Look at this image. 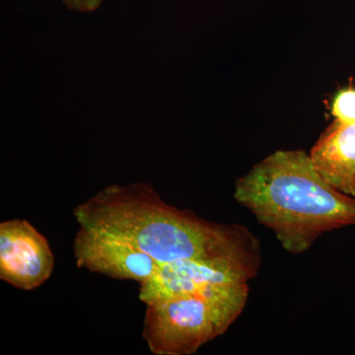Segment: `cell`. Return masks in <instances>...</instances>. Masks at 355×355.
Returning <instances> with one entry per match:
<instances>
[{
  "instance_id": "1",
  "label": "cell",
  "mask_w": 355,
  "mask_h": 355,
  "mask_svg": "<svg viewBox=\"0 0 355 355\" xmlns=\"http://www.w3.org/2000/svg\"><path fill=\"white\" fill-rule=\"evenodd\" d=\"M80 227L130 243L162 263L226 260L260 270V241L241 224L214 223L166 203L146 184L107 187L77 205Z\"/></svg>"
},
{
  "instance_id": "2",
  "label": "cell",
  "mask_w": 355,
  "mask_h": 355,
  "mask_svg": "<svg viewBox=\"0 0 355 355\" xmlns=\"http://www.w3.org/2000/svg\"><path fill=\"white\" fill-rule=\"evenodd\" d=\"M234 198L294 254L324 233L355 225V198L329 183L302 150L275 151L257 163L236 181Z\"/></svg>"
},
{
  "instance_id": "3",
  "label": "cell",
  "mask_w": 355,
  "mask_h": 355,
  "mask_svg": "<svg viewBox=\"0 0 355 355\" xmlns=\"http://www.w3.org/2000/svg\"><path fill=\"white\" fill-rule=\"evenodd\" d=\"M249 282L216 284L146 306L142 336L155 355H190L223 335L246 307Z\"/></svg>"
},
{
  "instance_id": "4",
  "label": "cell",
  "mask_w": 355,
  "mask_h": 355,
  "mask_svg": "<svg viewBox=\"0 0 355 355\" xmlns=\"http://www.w3.org/2000/svg\"><path fill=\"white\" fill-rule=\"evenodd\" d=\"M259 270L226 260H180L162 263L148 279L140 282L139 298L146 306L216 284L249 282Z\"/></svg>"
},
{
  "instance_id": "5",
  "label": "cell",
  "mask_w": 355,
  "mask_h": 355,
  "mask_svg": "<svg viewBox=\"0 0 355 355\" xmlns=\"http://www.w3.org/2000/svg\"><path fill=\"white\" fill-rule=\"evenodd\" d=\"M53 266L48 240L30 222L0 223V279L21 291H33L50 279Z\"/></svg>"
},
{
  "instance_id": "6",
  "label": "cell",
  "mask_w": 355,
  "mask_h": 355,
  "mask_svg": "<svg viewBox=\"0 0 355 355\" xmlns=\"http://www.w3.org/2000/svg\"><path fill=\"white\" fill-rule=\"evenodd\" d=\"M73 254L78 268L139 284L148 279L161 266L130 243L84 227L79 228L74 238Z\"/></svg>"
},
{
  "instance_id": "7",
  "label": "cell",
  "mask_w": 355,
  "mask_h": 355,
  "mask_svg": "<svg viewBox=\"0 0 355 355\" xmlns=\"http://www.w3.org/2000/svg\"><path fill=\"white\" fill-rule=\"evenodd\" d=\"M310 155L329 183L355 198V121H333L313 146Z\"/></svg>"
},
{
  "instance_id": "8",
  "label": "cell",
  "mask_w": 355,
  "mask_h": 355,
  "mask_svg": "<svg viewBox=\"0 0 355 355\" xmlns=\"http://www.w3.org/2000/svg\"><path fill=\"white\" fill-rule=\"evenodd\" d=\"M331 114L336 123H349L355 121V85L340 89L331 102Z\"/></svg>"
},
{
  "instance_id": "9",
  "label": "cell",
  "mask_w": 355,
  "mask_h": 355,
  "mask_svg": "<svg viewBox=\"0 0 355 355\" xmlns=\"http://www.w3.org/2000/svg\"><path fill=\"white\" fill-rule=\"evenodd\" d=\"M65 6L78 11H93L98 8L104 0H62Z\"/></svg>"
}]
</instances>
